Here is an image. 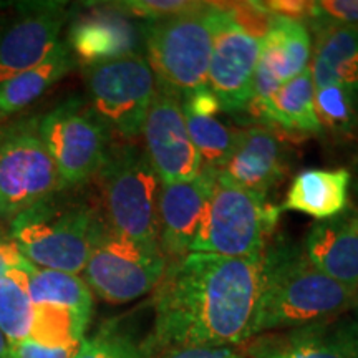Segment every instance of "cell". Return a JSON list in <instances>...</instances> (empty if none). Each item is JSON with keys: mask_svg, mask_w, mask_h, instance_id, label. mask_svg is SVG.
Returning a JSON list of instances; mask_svg holds the SVG:
<instances>
[{"mask_svg": "<svg viewBox=\"0 0 358 358\" xmlns=\"http://www.w3.org/2000/svg\"><path fill=\"white\" fill-rule=\"evenodd\" d=\"M262 256L189 252L169 261L153 294L155 320L146 350L249 342L262 287Z\"/></svg>", "mask_w": 358, "mask_h": 358, "instance_id": "obj_1", "label": "cell"}, {"mask_svg": "<svg viewBox=\"0 0 358 358\" xmlns=\"http://www.w3.org/2000/svg\"><path fill=\"white\" fill-rule=\"evenodd\" d=\"M262 287L250 338L338 319L350 310L358 290L317 271L302 245L277 237L264 250Z\"/></svg>", "mask_w": 358, "mask_h": 358, "instance_id": "obj_2", "label": "cell"}, {"mask_svg": "<svg viewBox=\"0 0 358 358\" xmlns=\"http://www.w3.org/2000/svg\"><path fill=\"white\" fill-rule=\"evenodd\" d=\"M105 229L100 208L57 192L17 214L8 239L35 267L80 274Z\"/></svg>", "mask_w": 358, "mask_h": 358, "instance_id": "obj_3", "label": "cell"}, {"mask_svg": "<svg viewBox=\"0 0 358 358\" xmlns=\"http://www.w3.org/2000/svg\"><path fill=\"white\" fill-rule=\"evenodd\" d=\"M95 179L106 227L138 243L158 244V203L163 185L145 150L133 141L111 145Z\"/></svg>", "mask_w": 358, "mask_h": 358, "instance_id": "obj_4", "label": "cell"}, {"mask_svg": "<svg viewBox=\"0 0 358 358\" xmlns=\"http://www.w3.org/2000/svg\"><path fill=\"white\" fill-rule=\"evenodd\" d=\"M282 209L217 171L208 208L189 252L261 257Z\"/></svg>", "mask_w": 358, "mask_h": 358, "instance_id": "obj_5", "label": "cell"}, {"mask_svg": "<svg viewBox=\"0 0 358 358\" xmlns=\"http://www.w3.org/2000/svg\"><path fill=\"white\" fill-rule=\"evenodd\" d=\"M141 24L145 57L156 85L181 98L206 87L213 52V3L201 2L179 15Z\"/></svg>", "mask_w": 358, "mask_h": 358, "instance_id": "obj_6", "label": "cell"}, {"mask_svg": "<svg viewBox=\"0 0 358 358\" xmlns=\"http://www.w3.org/2000/svg\"><path fill=\"white\" fill-rule=\"evenodd\" d=\"M62 192L52 156L38 133V118L22 116L0 129V219L17 214Z\"/></svg>", "mask_w": 358, "mask_h": 358, "instance_id": "obj_7", "label": "cell"}, {"mask_svg": "<svg viewBox=\"0 0 358 358\" xmlns=\"http://www.w3.org/2000/svg\"><path fill=\"white\" fill-rule=\"evenodd\" d=\"M90 110L108 133L133 141L143 131L156 78L143 53L85 69Z\"/></svg>", "mask_w": 358, "mask_h": 358, "instance_id": "obj_8", "label": "cell"}, {"mask_svg": "<svg viewBox=\"0 0 358 358\" xmlns=\"http://www.w3.org/2000/svg\"><path fill=\"white\" fill-rule=\"evenodd\" d=\"M38 133L57 166L62 191L96 178L110 150V133L88 105L77 98L60 103L38 118Z\"/></svg>", "mask_w": 358, "mask_h": 358, "instance_id": "obj_9", "label": "cell"}, {"mask_svg": "<svg viewBox=\"0 0 358 358\" xmlns=\"http://www.w3.org/2000/svg\"><path fill=\"white\" fill-rule=\"evenodd\" d=\"M168 267L159 244H146L103 231L87 266L83 280L105 302L128 303L150 294Z\"/></svg>", "mask_w": 358, "mask_h": 358, "instance_id": "obj_10", "label": "cell"}, {"mask_svg": "<svg viewBox=\"0 0 358 358\" xmlns=\"http://www.w3.org/2000/svg\"><path fill=\"white\" fill-rule=\"evenodd\" d=\"M213 7V52L206 87L216 95L221 111L236 115L248 110L252 101L261 40L236 24L222 6Z\"/></svg>", "mask_w": 358, "mask_h": 358, "instance_id": "obj_11", "label": "cell"}, {"mask_svg": "<svg viewBox=\"0 0 358 358\" xmlns=\"http://www.w3.org/2000/svg\"><path fill=\"white\" fill-rule=\"evenodd\" d=\"M69 15L65 2H20L0 19V85L48 57Z\"/></svg>", "mask_w": 358, "mask_h": 358, "instance_id": "obj_12", "label": "cell"}, {"mask_svg": "<svg viewBox=\"0 0 358 358\" xmlns=\"http://www.w3.org/2000/svg\"><path fill=\"white\" fill-rule=\"evenodd\" d=\"M141 134L143 150L161 185L191 181L201 173V158L187 131L178 93L156 85Z\"/></svg>", "mask_w": 358, "mask_h": 358, "instance_id": "obj_13", "label": "cell"}, {"mask_svg": "<svg viewBox=\"0 0 358 358\" xmlns=\"http://www.w3.org/2000/svg\"><path fill=\"white\" fill-rule=\"evenodd\" d=\"M66 45L85 69L143 53V24L113 3H93L71 20Z\"/></svg>", "mask_w": 358, "mask_h": 358, "instance_id": "obj_14", "label": "cell"}, {"mask_svg": "<svg viewBox=\"0 0 358 358\" xmlns=\"http://www.w3.org/2000/svg\"><path fill=\"white\" fill-rule=\"evenodd\" d=\"M216 174L213 169H201L191 181L161 186L158 244L168 262L189 254L203 224Z\"/></svg>", "mask_w": 358, "mask_h": 358, "instance_id": "obj_15", "label": "cell"}, {"mask_svg": "<svg viewBox=\"0 0 358 358\" xmlns=\"http://www.w3.org/2000/svg\"><path fill=\"white\" fill-rule=\"evenodd\" d=\"M287 148L271 127L237 129L234 150L221 169L231 181L267 199L287 171Z\"/></svg>", "mask_w": 358, "mask_h": 358, "instance_id": "obj_16", "label": "cell"}, {"mask_svg": "<svg viewBox=\"0 0 358 358\" xmlns=\"http://www.w3.org/2000/svg\"><path fill=\"white\" fill-rule=\"evenodd\" d=\"M312 38L302 22L274 17L271 29L261 40V55L254 77L250 105L266 101L275 90L310 66Z\"/></svg>", "mask_w": 358, "mask_h": 358, "instance_id": "obj_17", "label": "cell"}, {"mask_svg": "<svg viewBox=\"0 0 358 358\" xmlns=\"http://www.w3.org/2000/svg\"><path fill=\"white\" fill-rule=\"evenodd\" d=\"M249 358H358L352 327L325 320L297 329L257 335L249 340Z\"/></svg>", "mask_w": 358, "mask_h": 358, "instance_id": "obj_18", "label": "cell"}, {"mask_svg": "<svg viewBox=\"0 0 358 358\" xmlns=\"http://www.w3.org/2000/svg\"><path fill=\"white\" fill-rule=\"evenodd\" d=\"M313 267L330 279L358 290V208L317 221L302 244Z\"/></svg>", "mask_w": 358, "mask_h": 358, "instance_id": "obj_19", "label": "cell"}, {"mask_svg": "<svg viewBox=\"0 0 358 358\" xmlns=\"http://www.w3.org/2000/svg\"><path fill=\"white\" fill-rule=\"evenodd\" d=\"M350 186L352 173L345 168L306 169L292 179L280 209L325 221L350 206Z\"/></svg>", "mask_w": 358, "mask_h": 358, "instance_id": "obj_20", "label": "cell"}, {"mask_svg": "<svg viewBox=\"0 0 358 358\" xmlns=\"http://www.w3.org/2000/svg\"><path fill=\"white\" fill-rule=\"evenodd\" d=\"M310 71L313 87L342 85L358 98V27H327L315 30Z\"/></svg>", "mask_w": 358, "mask_h": 358, "instance_id": "obj_21", "label": "cell"}, {"mask_svg": "<svg viewBox=\"0 0 358 358\" xmlns=\"http://www.w3.org/2000/svg\"><path fill=\"white\" fill-rule=\"evenodd\" d=\"M75 66L73 53L65 40H60L38 65L0 85V123L29 108Z\"/></svg>", "mask_w": 358, "mask_h": 358, "instance_id": "obj_22", "label": "cell"}, {"mask_svg": "<svg viewBox=\"0 0 358 358\" xmlns=\"http://www.w3.org/2000/svg\"><path fill=\"white\" fill-rule=\"evenodd\" d=\"M252 115L261 122L277 124L290 131L319 134L322 127L315 113V87L310 66L299 77L284 83L266 101L249 105Z\"/></svg>", "mask_w": 358, "mask_h": 358, "instance_id": "obj_23", "label": "cell"}, {"mask_svg": "<svg viewBox=\"0 0 358 358\" xmlns=\"http://www.w3.org/2000/svg\"><path fill=\"white\" fill-rule=\"evenodd\" d=\"M29 292L34 306L50 303L92 320L93 292L78 274L34 267L29 272Z\"/></svg>", "mask_w": 358, "mask_h": 358, "instance_id": "obj_24", "label": "cell"}, {"mask_svg": "<svg viewBox=\"0 0 358 358\" xmlns=\"http://www.w3.org/2000/svg\"><path fill=\"white\" fill-rule=\"evenodd\" d=\"M34 303L29 292V272L12 271L0 277V332L7 342L29 338Z\"/></svg>", "mask_w": 358, "mask_h": 358, "instance_id": "obj_25", "label": "cell"}, {"mask_svg": "<svg viewBox=\"0 0 358 358\" xmlns=\"http://www.w3.org/2000/svg\"><path fill=\"white\" fill-rule=\"evenodd\" d=\"M185 113L189 136L201 158V169L221 171L234 150L237 129H232L213 116Z\"/></svg>", "mask_w": 358, "mask_h": 358, "instance_id": "obj_26", "label": "cell"}, {"mask_svg": "<svg viewBox=\"0 0 358 358\" xmlns=\"http://www.w3.org/2000/svg\"><path fill=\"white\" fill-rule=\"evenodd\" d=\"M315 113L322 129L347 136L358 127V98L342 85H324L315 88Z\"/></svg>", "mask_w": 358, "mask_h": 358, "instance_id": "obj_27", "label": "cell"}, {"mask_svg": "<svg viewBox=\"0 0 358 358\" xmlns=\"http://www.w3.org/2000/svg\"><path fill=\"white\" fill-rule=\"evenodd\" d=\"M73 358H150V355L145 340H136L116 322H106L92 337L82 340Z\"/></svg>", "mask_w": 358, "mask_h": 358, "instance_id": "obj_28", "label": "cell"}, {"mask_svg": "<svg viewBox=\"0 0 358 358\" xmlns=\"http://www.w3.org/2000/svg\"><path fill=\"white\" fill-rule=\"evenodd\" d=\"M111 3L134 20L140 19L143 22H153L192 10L201 2H186V0H123V2Z\"/></svg>", "mask_w": 358, "mask_h": 358, "instance_id": "obj_29", "label": "cell"}, {"mask_svg": "<svg viewBox=\"0 0 358 358\" xmlns=\"http://www.w3.org/2000/svg\"><path fill=\"white\" fill-rule=\"evenodd\" d=\"M313 32L327 27H358V0H320L313 2L312 19Z\"/></svg>", "mask_w": 358, "mask_h": 358, "instance_id": "obj_30", "label": "cell"}, {"mask_svg": "<svg viewBox=\"0 0 358 358\" xmlns=\"http://www.w3.org/2000/svg\"><path fill=\"white\" fill-rule=\"evenodd\" d=\"M78 347H45L34 340L24 338L8 343L6 358H73Z\"/></svg>", "mask_w": 358, "mask_h": 358, "instance_id": "obj_31", "label": "cell"}, {"mask_svg": "<svg viewBox=\"0 0 358 358\" xmlns=\"http://www.w3.org/2000/svg\"><path fill=\"white\" fill-rule=\"evenodd\" d=\"M150 358H245L237 347H171L148 352Z\"/></svg>", "mask_w": 358, "mask_h": 358, "instance_id": "obj_32", "label": "cell"}, {"mask_svg": "<svg viewBox=\"0 0 358 358\" xmlns=\"http://www.w3.org/2000/svg\"><path fill=\"white\" fill-rule=\"evenodd\" d=\"M259 3L277 19L302 22L306 25L312 19L313 2H306V0H268V2Z\"/></svg>", "mask_w": 358, "mask_h": 358, "instance_id": "obj_33", "label": "cell"}, {"mask_svg": "<svg viewBox=\"0 0 358 358\" xmlns=\"http://www.w3.org/2000/svg\"><path fill=\"white\" fill-rule=\"evenodd\" d=\"M181 101L182 111L196 116H213L214 118V115L221 111L219 100L208 87H203L189 93V95L182 96Z\"/></svg>", "mask_w": 358, "mask_h": 358, "instance_id": "obj_34", "label": "cell"}, {"mask_svg": "<svg viewBox=\"0 0 358 358\" xmlns=\"http://www.w3.org/2000/svg\"><path fill=\"white\" fill-rule=\"evenodd\" d=\"M35 266L22 256L17 245L10 239L0 237V277H3L12 271L30 272Z\"/></svg>", "mask_w": 358, "mask_h": 358, "instance_id": "obj_35", "label": "cell"}, {"mask_svg": "<svg viewBox=\"0 0 358 358\" xmlns=\"http://www.w3.org/2000/svg\"><path fill=\"white\" fill-rule=\"evenodd\" d=\"M348 312H352V317H348V322H350L353 340H355V347H357V355H358V295H357L355 303H353V307Z\"/></svg>", "mask_w": 358, "mask_h": 358, "instance_id": "obj_36", "label": "cell"}, {"mask_svg": "<svg viewBox=\"0 0 358 358\" xmlns=\"http://www.w3.org/2000/svg\"><path fill=\"white\" fill-rule=\"evenodd\" d=\"M7 345H8V342H7L6 335H3L2 332H0V358H6Z\"/></svg>", "mask_w": 358, "mask_h": 358, "instance_id": "obj_37", "label": "cell"}, {"mask_svg": "<svg viewBox=\"0 0 358 358\" xmlns=\"http://www.w3.org/2000/svg\"><path fill=\"white\" fill-rule=\"evenodd\" d=\"M352 182H353V187H355V192L358 196V159H357V164H355V179L352 176Z\"/></svg>", "mask_w": 358, "mask_h": 358, "instance_id": "obj_38", "label": "cell"}, {"mask_svg": "<svg viewBox=\"0 0 358 358\" xmlns=\"http://www.w3.org/2000/svg\"><path fill=\"white\" fill-rule=\"evenodd\" d=\"M0 129H2V123H0Z\"/></svg>", "mask_w": 358, "mask_h": 358, "instance_id": "obj_39", "label": "cell"}]
</instances>
